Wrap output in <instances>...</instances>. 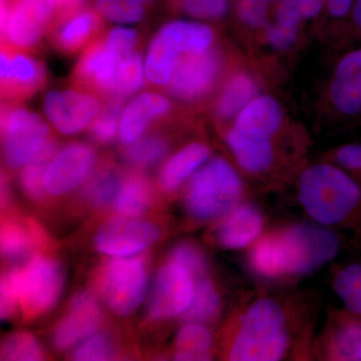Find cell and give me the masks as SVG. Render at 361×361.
Returning a JSON list of instances; mask_svg holds the SVG:
<instances>
[{
  "mask_svg": "<svg viewBox=\"0 0 361 361\" xmlns=\"http://www.w3.org/2000/svg\"><path fill=\"white\" fill-rule=\"evenodd\" d=\"M171 104L165 97L155 92H144L127 104L121 120L120 137L123 144L139 141L149 123L167 115Z\"/></svg>",
  "mask_w": 361,
  "mask_h": 361,
  "instance_id": "cell-17",
  "label": "cell"
},
{
  "mask_svg": "<svg viewBox=\"0 0 361 361\" xmlns=\"http://www.w3.org/2000/svg\"><path fill=\"white\" fill-rule=\"evenodd\" d=\"M156 37L175 54L189 56L208 51L214 40V32L202 23L176 20L164 25Z\"/></svg>",
  "mask_w": 361,
  "mask_h": 361,
  "instance_id": "cell-19",
  "label": "cell"
},
{
  "mask_svg": "<svg viewBox=\"0 0 361 361\" xmlns=\"http://www.w3.org/2000/svg\"><path fill=\"white\" fill-rule=\"evenodd\" d=\"M44 357L39 342L25 332L13 334L2 344V360H40Z\"/></svg>",
  "mask_w": 361,
  "mask_h": 361,
  "instance_id": "cell-38",
  "label": "cell"
},
{
  "mask_svg": "<svg viewBox=\"0 0 361 361\" xmlns=\"http://www.w3.org/2000/svg\"><path fill=\"white\" fill-rule=\"evenodd\" d=\"M302 16L296 0H281L277 6L275 21L268 27L269 44L279 51L291 47L295 42Z\"/></svg>",
  "mask_w": 361,
  "mask_h": 361,
  "instance_id": "cell-25",
  "label": "cell"
},
{
  "mask_svg": "<svg viewBox=\"0 0 361 361\" xmlns=\"http://www.w3.org/2000/svg\"><path fill=\"white\" fill-rule=\"evenodd\" d=\"M194 294L191 273L178 263H169L157 275L149 298V317L161 320L185 313Z\"/></svg>",
  "mask_w": 361,
  "mask_h": 361,
  "instance_id": "cell-9",
  "label": "cell"
},
{
  "mask_svg": "<svg viewBox=\"0 0 361 361\" xmlns=\"http://www.w3.org/2000/svg\"><path fill=\"white\" fill-rule=\"evenodd\" d=\"M334 355L341 360L361 361V324L350 323L337 332Z\"/></svg>",
  "mask_w": 361,
  "mask_h": 361,
  "instance_id": "cell-40",
  "label": "cell"
},
{
  "mask_svg": "<svg viewBox=\"0 0 361 361\" xmlns=\"http://www.w3.org/2000/svg\"><path fill=\"white\" fill-rule=\"evenodd\" d=\"M210 156V149L205 145L195 142L180 149L164 166L161 172V184L167 191H173L200 168Z\"/></svg>",
  "mask_w": 361,
  "mask_h": 361,
  "instance_id": "cell-23",
  "label": "cell"
},
{
  "mask_svg": "<svg viewBox=\"0 0 361 361\" xmlns=\"http://www.w3.org/2000/svg\"><path fill=\"white\" fill-rule=\"evenodd\" d=\"M128 54H121L113 49L104 39L96 42L85 49L78 61L75 80L92 92L113 99L118 68L122 59Z\"/></svg>",
  "mask_w": 361,
  "mask_h": 361,
  "instance_id": "cell-13",
  "label": "cell"
},
{
  "mask_svg": "<svg viewBox=\"0 0 361 361\" xmlns=\"http://www.w3.org/2000/svg\"><path fill=\"white\" fill-rule=\"evenodd\" d=\"M63 269L51 258H32L2 277L1 285L13 293L26 318H35L51 310L63 289Z\"/></svg>",
  "mask_w": 361,
  "mask_h": 361,
  "instance_id": "cell-3",
  "label": "cell"
},
{
  "mask_svg": "<svg viewBox=\"0 0 361 361\" xmlns=\"http://www.w3.org/2000/svg\"><path fill=\"white\" fill-rule=\"evenodd\" d=\"M288 334L283 310L270 299L253 304L244 316L233 343L230 360H279L286 353Z\"/></svg>",
  "mask_w": 361,
  "mask_h": 361,
  "instance_id": "cell-2",
  "label": "cell"
},
{
  "mask_svg": "<svg viewBox=\"0 0 361 361\" xmlns=\"http://www.w3.org/2000/svg\"><path fill=\"white\" fill-rule=\"evenodd\" d=\"M282 110L273 97L263 96L252 99L238 114L235 129L249 134L270 137L282 123Z\"/></svg>",
  "mask_w": 361,
  "mask_h": 361,
  "instance_id": "cell-21",
  "label": "cell"
},
{
  "mask_svg": "<svg viewBox=\"0 0 361 361\" xmlns=\"http://www.w3.org/2000/svg\"><path fill=\"white\" fill-rule=\"evenodd\" d=\"M101 319V310L92 296L89 293L77 294L71 299L68 314L54 329V345L59 350L73 348L78 342L92 336Z\"/></svg>",
  "mask_w": 361,
  "mask_h": 361,
  "instance_id": "cell-16",
  "label": "cell"
},
{
  "mask_svg": "<svg viewBox=\"0 0 361 361\" xmlns=\"http://www.w3.org/2000/svg\"><path fill=\"white\" fill-rule=\"evenodd\" d=\"M106 44L123 54L135 51L137 42V35L135 30L130 28L116 27L111 30L104 37Z\"/></svg>",
  "mask_w": 361,
  "mask_h": 361,
  "instance_id": "cell-45",
  "label": "cell"
},
{
  "mask_svg": "<svg viewBox=\"0 0 361 361\" xmlns=\"http://www.w3.org/2000/svg\"><path fill=\"white\" fill-rule=\"evenodd\" d=\"M355 0H327V9L334 18H342L351 11Z\"/></svg>",
  "mask_w": 361,
  "mask_h": 361,
  "instance_id": "cell-47",
  "label": "cell"
},
{
  "mask_svg": "<svg viewBox=\"0 0 361 361\" xmlns=\"http://www.w3.org/2000/svg\"><path fill=\"white\" fill-rule=\"evenodd\" d=\"M269 139L234 128L228 135V144L244 170L258 173L269 167L274 158Z\"/></svg>",
  "mask_w": 361,
  "mask_h": 361,
  "instance_id": "cell-22",
  "label": "cell"
},
{
  "mask_svg": "<svg viewBox=\"0 0 361 361\" xmlns=\"http://www.w3.org/2000/svg\"><path fill=\"white\" fill-rule=\"evenodd\" d=\"M123 99L114 97L102 109L90 128V135L99 142H110L120 132L122 120Z\"/></svg>",
  "mask_w": 361,
  "mask_h": 361,
  "instance_id": "cell-35",
  "label": "cell"
},
{
  "mask_svg": "<svg viewBox=\"0 0 361 361\" xmlns=\"http://www.w3.org/2000/svg\"><path fill=\"white\" fill-rule=\"evenodd\" d=\"M256 85L248 75H237L226 85L217 104V115L222 120L236 116L256 94Z\"/></svg>",
  "mask_w": 361,
  "mask_h": 361,
  "instance_id": "cell-27",
  "label": "cell"
},
{
  "mask_svg": "<svg viewBox=\"0 0 361 361\" xmlns=\"http://www.w3.org/2000/svg\"><path fill=\"white\" fill-rule=\"evenodd\" d=\"M1 130L4 159L13 169L25 166L52 141L51 130L44 121L23 108H4Z\"/></svg>",
  "mask_w": 361,
  "mask_h": 361,
  "instance_id": "cell-5",
  "label": "cell"
},
{
  "mask_svg": "<svg viewBox=\"0 0 361 361\" xmlns=\"http://www.w3.org/2000/svg\"><path fill=\"white\" fill-rule=\"evenodd\" d=\"M353 18H355L356 25L361 28V0H357L353 7Z\"/></svg>",
  "mask_w": 361,
  "mask_h": 361,
  "instance_id": "cell-49",
  "label": "cell"
},
{
  "mask_svg": "<svg viewBox=\"0 0 361 361\" xmlns=\"http://www.w3.org/2000/svg\"><path fill=\"white\" fill-rule=\"evenodd\" d=\"M99 27V18L90 11L71 16L54 35V42L59 51L73 54L92 42Z\"/></svg>",
  "mask_w": 361,
  "mask_h": 361,
  "instance_id": "cell-24",
  "label": "cell"
},
{
  "mask_svg": "<svg viewBox=\"0 0 361 361\" xmlns=\"http://www.w3.org/2000/svg\"><path fill=\"white\" fill-rule=\"evenodd\" d=\"M337 160L344 167L361 170V145H348V146L342 147L337 152Z\"/></svg>",
  "mask_w": 361,
  "mask_h": 361,
  "instance_id": "cell-46",
  "label": "cell"
},
{
  "mask_svg": "<svg viewBox=\"0 0 361 361\" xmlns=\"http://www.w3.org/2000/svg\"><path fill=\"white\" fill-rule=\"evenodd\" d=\"M330 97L337 111L344 115L361 111V49L339 61L330 87Z\"/></svg>",
  "mask_w": 361,
  "mask_h": 361,
  "instance_id": "cell-18",
  "label": "cell"
},
{
  "mask_svg": "<svg viewBox=\"0 0 361 361\" xmlns=\"http://www.w3.org/2000/svg\"><path fill=\"white\" fill-rule=\"evenodd\" d=\"M220 297L208 280H201L195 289L193 300L185 311L184 319L189 322H212L219 314Z\"/></svg>",
  "mask_w": 361,
  "mask_h": 361,
  "instance_id": "cell-30",
  "label": "cell"
},
{
  "mask_svg": "<svg viewBox=\"0 0 361 361\" xmlns=\"http://www.w3.org/2000/svg\"><path fill=\"white\" fill-rule=\"evenodd\" d=\"M334 289L349 310L361 314V265L342 270L336 278Z\"/></svg>",
  "mask_w": 361,
  "mask_h": 361,
  "instance_id": "cell-37",
  "label": "cell"
},
{
  "mask_svg": "<svg viewBox=\"0 0 361 361\" xmlns=\"http://www.w3.org/2000/svg\"><path fill=\"white\" fill-rule=\"evenodd\" d=\"M152 0H96L97 11L108 20L135 23L144 18Z\"/></svg>",
  "mask_w": 361,
  "mask_h": 361,
  "instance_id": "cell-34",
  "label": "cell"
},
{
  "mask_svg": "<svg viewBox=\"0 0 361 361\" xmlns=\"http://www.w3.org/2000/svg\"><path fill=\"white\" fill-rule=\"evenodd\" d=\"M32 240L28 230L16 223H6L1 229V252L4 257L20 258L32 248Z\"/></svg>",
  "mask_w": 361,
  "mask_h": 361,
  "instance_id": "cell-39",
  "label": "cell"
},
{
  "mask_svg": "<svg viewBox=\"0 0 361 361\" xmlns=\"http://www.w3.org/2000/svg\"><path fill=\"white\" fill-rule=\"evenodd\" d=\"M114 349L110 339L104 334H94L85 339L75 353V360H109L113 356Z\"/></svg>",
  "mask_w": 361,
  "mask_h": 361,
  "instance_id": "cell-41",
  "label": "cell"
},
{
  "mask_svg": "<svg viewBox=\"0 0 361 361\" xmlns=\"http://www.w3.org/2000/svg\"><path fill=\"white\" fill-rule=\"evenodd\" d=\"M44 111L47 120L63 135L82 132L101 113L97 97L78 90H51L45 94Z\"/></svg>",
  "mask_w": 361,
  "mask_h": 361,
  "instance_id": "cell-10",
  "label": "cell"
},
{
  "mask_svg": "<svg viewBox=\"0 0 361 361\" xmlns=\"http://www.w3.org/2000/svg\"><path fill=\"white\" fill-rule=\"evenodd\" d=\"M185 11L198 18H220L227 13L229 0H182Z\"/></svg>",
  "mask_w": 361,
  "mask_h": 361,
  "instance_id": "cell-42",
  "label": "cell"
},
{
  "mask_svg": "<svg viewBox=\"0 0 361 361\" xmlns=\"http://www.w3.org/2000/svg\"><path fill=\"white\" fill-rule=\"evenodd\" d=\"M63 1H71V0H63Z\"/></svg>",
  "mask_w": 361,
  "mask_h": 361,
  "instance_id": "cell-50",
  "label": "cell"
},
{
  "mask_svg": "<svg viewBox=\"0 0 361 361\" xmlns=\"http://www.w3.org/2000/svg\"><path fill=\"white\" fill-rule=\"evenodd\" d=\"M54 154L56 144L51 141L42 153L23 166L20 177V186L27 196L35 199H39L44 196L45 171Z\"/></svg>",
  "mask_w": 361,
  "mask_h": 361,
  "instance_id": "cell-31",
  "label": "cell"
},
{
  "mask_svg": "<svg viewBox=\"0 0 361 361\" xmlns=\"http://www.w3.org/2000/svg\"><path fill=\"white\" fill-rule=\"evenodd\" d=\"M173 262L186 268L192 275L201 276L206 269L205 259L197 247L190 244L176 246L172 252Z\"/></svg>",
  "mask_w": 361,
  "mask_h": 361,
  "instance_id": "cell-43",
  "label": "cell"
},
{
  "mask_svg": "<svg viewBox=\"0 0 361 361\" xmlns=\"http://www.w3.org/2000/svg\"><path fill=\"white\" fill-rule=\"evenodd\" d=\"M1 90L6 99H21L30 97L44 82V66L37 59L13 47L1 51Z\"/></svg>",
  "mask_w": 361,
  "mask_h": 361,
  "instance_id": "cell-15",
  "label": "cell"
},
{
  "mask_svg": "<svg viewBox=\"0 0 361 361\" xmlns=\"http://www.w3.org/2000/svg\"><path fill=\"white\" fill-rule=\"evenodd\" d=\"M360 198V190L355 180L332 166H313L301 176L299 199L311 217L322 224L341 222Z\"/></svg>",
  "mask_w": 361,
  "mask_h": 361,
  "instance_id": "cell-1",
  "label": "cell"
},
{
  "mask_svg": "<svg viewBox=\"0 0 361 361\" xmlns=\"http://www.w3.org/2000/svg\"><path fill=\"white\" fill-rule=\"evenodd\" d=\"M56 6V0H1V35L6 45L28 49L44 37Z\"/></svg>",
  "mask_w": 361,
  "mask_h": 361,
  "instance_id": "cell-8",
  "label": "cell"
},
{
  "mask_svg": "<svg viewBox=\"0 0 361 361\" xmlns=\"http://www.w3.org/2000/svg\"><path fill=\"white\" fill-rule=\"evenodd\" d=\"M220 71V59L214 52L189 54L180 61L169 82L173 96L184 101L203 97L212 87Z\"/></svg>",
  "mask_w": 361,
  "mask_h": 361,
  "instance_id": "cell-14",
  "label": "cell"
},
{
  "mask_svg": "<svg viewBox=\"0 0 361 361\" xmlns=\"http://www.w3.org/2000/svg\"><path fill=\"white\" fill-rule=\"evenodd\" d=\"M274 0H240L239 14L246 25L259 27L265 25L269 4Z\"/></svg>",
  "mask_w": 361,
  "mask_h": 361,
  "instance_id": "cell-44",
  "label": "cell"
},
{
  "mask_svg": "<svg viewBox=\"0 0 361 361\" xmlns=\"http://www.w3.org/2000/svg\"><path fill=\"white\" fill-rule=\"evenodd\" d=\"M287 273L304 275L326 264L336 257L338 239L334 233L313 225H298L282 236Z\"/></svg>",
  "mask_w": 361,
  "mask_h": 361,
  "instance_id": "cell-6",
  "label": "cell"
},
{
  "mask_svg": "<svg viewBox=\"0 0 361 361\" xmlns=\"http://www.w3.org/2000/svg\"><path fill=\"white\" fill-rule=\"evenodd\" d=\"M123 183L122 176L118 170L113 168L106 169L99 172L90 183L85 190V195L96 205H109L115 202Z\"/></svg>",
  "mask_w": 361,
  "mask_h": 361,
  "instance_id": "cell-36",
  "label": "cell"
},
{
  "mask_svg": "<svg viewBox=\"0 0 361 361\" xmlns=\"http://www.w3.org/2000/svg\"><path fill=\"white\" fill-rule=\"evenodd\" d=\"M262 226V216L257 209L249 205L238 207L220 225L217 238L227 248H242L257 238Z\"/></svg>",
  "mask_w": 361,
  "mask_h": 361,
  "instance_id": "cell-20",
  "label": "cell"
},
{
  "mask_svg": "<svg viewBox=\"0 0 361 361\" xmlns=\"http://www.w3.org/2000/svg\"><path fill=\"white\" fill-rule=\"evenodd\" d=\"M242 190L241 179L232 166L215 159L192 178L186 195L188 211L196 219H216L235 208Z\"/></svg>",
  "mask_w": 361,
  "mask_h": 361,
  "instance_id": "cell-4",
  "label": "cell"
},
{
  "mask_svg": "<svg viewBox=\"0 0 361 361\" xmlns=\"http://www.w3.org/2000/svg\"><path fill=\"white\" fill-rule=\"evenodd\" d=\"M145 73L146 71L139 52L133 51L126 56L121 61L116 75L114 97L125 99L141 89Z\"/></svg>",
  "mask_w": 361,
  "mask_h": 361,
  "instance_id": "cell-33",
  "label": "cell"
},
{
  "mask_svg": "<svg viewBox=\"0 0 361 361\" xmlns=\"http://www.w3.org/2000/svg\"><path fill=\"white\" fill-rule=\"evenodd\" d=\"M302 16L306 18H313L322 11L324 0H296Z\"/></svg>",
  "mask_w": 361,
  "mask_h": 361,
  "instance_id": "cell-48",
  "label": "cell"
},
{
  "mask_svg": "<svg viewBox=\"0 0 361 361\" xmlns=\"http://www.w3.org/2000/svg\"><path fill=\"white\" fill-rule=\"evenodd\" d=\"M160 238L157 226L145 221L115 218L99 229L94 245L97 251L115 257H132Z\"/></svg>",
  "mask_w": 361,
  "mask_h": 361,
  "instance_id": "cell-11",
  "label": "cell"
},
{
  "mask_svg": "<svg viewBox=\"0 0 361 361\" xmlns=\"http://www.w3.org/2000/svg\"><path fill=\"white\" fill-rule=\"evenodd\" d=\"M211 332L200 323L190 322L180 329L176 339L177 360H207L212 350Z\"/></svg>",
  "mask_w": 361,
  "mask_h": 361,
  "instance_id": "cell-26",
  "label": "cell"
},
{
  "mask_svg": "<svg viewBox=\"0 0 361 361\" xmlns=\"http://www.w3.org/2000/svg\"><path fill=\"white\" fill-rule=\"evenodd\" d=\"M148 277L137 258L116 257L104 268L102 294L116 314L127 316L137 310L147 294Z\"/></svg>",
  "mask_w": 361,
  "mask_h": 361,
  "instance_id": "cell-7",
  "label": "cell"
},
{
  "mask_svg": "<svg viewBox=\"0 0 361 361\" xmlns=\"http://www.w3.org/2000/svg\"><path fill=\"white\" fill-rule=\"evenodd\" d=\"M167 152L168 142L165 137L159 135H151L142 137L139 141L130 145L123 156L133 166L147 168L159 163Z\"/></svg>",
  "mask_w": 361,
  "mask_h": 361,
  "instance_id": "cell-32",
  "label": "cell"
},
{
  "mask_svg": "<svg viewBox=\"0 0 361 361\" xmlns=\"http://www.w3.org/2000/svg\"><path fill=\"white\" fill-rule=\"evenodd\" d=\"M252 264L264 276L274 277L286 272V257L280 237L261 241L252 253Z\"/></svg>",
  "mask_w": 361,
  "mask_h": 361,
  "instance_id": "cell-29",
  "label": "cell"
},
{
  "mask_svg": "<svg viewBox=\"0 0 361 361\" xmlns=\"http://www.w3.org/2000/svg\"><path fill=\"white\" fill-rule=\"evenodd\" d=\"M149 198L148 182L140 176H130L123 180L114 204L116 210L126 217H137L149 208Z\"/></svg>",
  "mask_w": 361,
  "mask_h": 361,
  "instance_id": "cell-28",
  "label": "cell"
},
{
  "mask_svg": "<svg viewBox=\"0 0 361 361\" xmlns=\"http://www.w3.org/2000/svg\"><path fill=\"white\" fill-rule=\"evenodd\" d=\"M96 161L89 145L73 142L52 157L44 174L47 193L59 196L73 191L89 177Z\"/></svg>",
  "mask_w": 361,
  "mask_h": 361,
  "instance_id": "cell-12",
  "label": "cell"
}]
</instances>
